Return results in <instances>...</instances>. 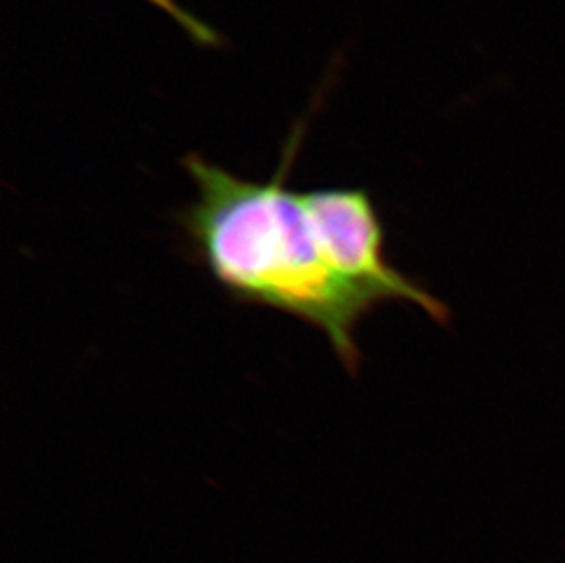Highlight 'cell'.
I'll return each mask as SVG.
<instances>
[{
	"label": "cell",
	"mask_w": 565,
	"mask_h": 563,
	"mask_svg": "<svg viewBox=\"0 0 565 563\" xmlns=\"http://www.w3.org/2000/svg\"><path fill=\"white\" fill-rule=\"evenodd\" d=\"M295 130L271 180H244L188 155L196 198L177 214L189 255L235 302L277 309L324 333L350 375L363 367L358 330L381 304L344 277L326 249L306 191L289 189Z\"/></svg>",
	"instance_id": "cell-1"
},
{
	"label": "cell",
	"mask_w": 565,
	"mask_h": 563,
	"mask_svg": "<svg viewBox=\"0 0 565 563\" xmlns=\"http://www.w3.org/2000/svg\"><path fill=\"white\" fill-rule=\"evenodd\" d=\"M147 2L171 17L172 21L177 22L178 26L182 28L194 43L200 46H218V33L214 32L207 22L200 21L198 17L192 15L191 11L183 10L177 0H147Z\"/></svg>",
	"instance_id": "cell-2"
}]
</instances>
